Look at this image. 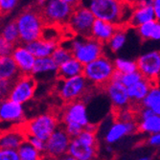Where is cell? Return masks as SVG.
I'll use <instances>...</instances> for the list:
<instances>
[{
	"label": "cell",
	"instance_id": "obj_44",
	"mask_svg": "<svg viewBox=\"0 0 160 160\" xmlns=\"http://www.w3.org/2000/svg\"><path fill=\"white\" fill-rule=\"evenodd\" d=\"M154 0H138L137 4L139 6H152Z\"/></svg>",
	"mask_w": 160,
	"mask_h": 160
},
{
	"label": "cell",
	"instance_id": "obj_33",
	"mask_svg": "<svg viewBox=\"0 0 160 160\" xmlns=\"http://www.w3.org/2000/svg\"><path fill=\"white\" fill-rule=\"evenodd\" d=\"M51 58L55 62V63L59 66L62 63H63L64 62H66L67 60H69L70 58H72V55H71V52L68 47L59 44L53 51Z\"/></svg>",
	"mask_w": 160,
	"mask_h": 160
},
{
	"label": "cell",
	"instance_id": "obj_26",
	"mask_svg": "<svg viewBox=\"0 0 160 160\" xmlns=\"http://www.w3.org/2000/svg\"><path fill=\"white\" fill-rule=\"evenodd\" d=\"M137 130L148 134L160 132V116L153 113L149 117L137 121Z\"/></svg>",
	"mask_w": 160,
	"mask_h": 160
},
{
	"label": "cell",
	"instance_id": "obj_45",
	"mask_svg": "<svg viewBox=\"0 0 160 160\" xmlns=\"http://www.w3.org/2000/svg\"><path fill=\"white\" fill-rule=\"evenodd\" d=\"M60 1L62 2H64L66 4H69L71 6H73V7H76L77 5H79L81 2L79 1V0H60Z\"/></svg>",
	"mask_w": 160,
	"mask_h": 160
},
{
	"label": "cell",
	"instance_id": "obj_23",
	"mask_svg": "<svg viewBox=\"0 0 160 160\" xmlns=\"http://www.w3.org/2000/svg\"><path fill=\"white\" fill-rule=\"evenodd\" d=\"M152 82L143 78L141 81L137 82L133 85L128 87V95L130 104L139 105L143 99L147 96L150 88L152 87Z\"/></svg>",
	"mask_w": 160,
	"mask_h": 160
},
{
	"label": "cell",
	"instance_id": "obj_9",
	"mask_svg": "<svg viewBox=\"0 0 160 160\" xmlns=\"http://www.w3.org/2000/svg\"><path fill=\"white\" fill-rule=\"evenodd\" d=\"M89 83L81 75L65 80H60L57 85V92L60 98L66 103L81 100L88 90Z\"/></svg>",
	"mask_w": 160,
	"mask_h": 160
},
{
	"label": "cell",
	"instance_id": "obj_8",
	"mask_svg": "<svg viewBox=\"0 0 160 160\" xmlns=\"http://www.w3.org/2000/svg\"><path fill=\"white\" fill-rule=\"evenodd\" d=\"M95 19L96 18L90 10L85 7L82 3H80L74 7V10L72 12L66 26L75 36L89 38L91 28Z\"/></svg>",
	"mask_w": 160,
	"mask_h": 160
},
{
	"label": "cell",
	"instance_id": "obj_19",
	"mask_svg": "<svg viewBox=\"0 0 160 160\" xmlns=\"http://www.w3.org/2000/svg\"><path fill=\"white\" fill-rule=\"evenodd\" d=\"M25 45L36 59H39V58L51 57L55 48L59 45V42L39 38Z\"/></svg>",
	"mask_w": 160,
	"mask_h": 160
},
{
	"label": "cell",
	"instance_id": "obj_2",
	"mask_svg": "<svg viewBox=\"0 0 160 160\" xmlns=\"http://www.w3.org/2000/svg\"><path fill=\"white\" fill-rule=\"evenodd\" d=\"M17 24L19 42L21 44H28L42 36V32L46 26L42 18L39 9L37 7L26 8L14 19Z\"/></svg>",
	"mask_w": 160,
	"mask_h": 160
},
{
	"label": "cell",
	"instance_id": "obj_49",
	"mask_svg": "<svg viewBox=\"0 0 160 160\" xmlns=\"http://www.w3.org/2000/svg\"><path fill=\"white\" fill-rule=\"evenodd\" d=\"M60 160H77V159H75L74 157H72V156H70V155L66 154V155H64L63 157L60 158Z\"/></svg>",
	"mask_w": 160,
	"mask_h": 160
},
{
	"label": "cell",
	"instance_id": "obj_31",
	"mask_svg": "<svg viewBox=\"0 0 160 160\" xmlns=\"http://www.w3.org/2000/svg\"><path fill=\"white\" fill-rule=\"evenodd\" d=\"M19 160H41V153L25 141L18 149Z\"/></svg>",
	"mask_w": 160,
	"mask_h": 160
},
{
	"label": "cell",
	"instance_id": "obj_24",
	"mask_svg": "<svg viewBox=\"0 0 160 160\" xmlns=\"http://www.w3.org/2000/svg\"><path fill=\"white\" fill-rule=\"evenodd\" d=\"M20 76L19 71L11 56L0 57V79L13 82Z\"/></svg>",
	"mask_w": 160,
	"mask_h": 160
},
{
	"label": "cell",
	"instance_id": "obj_4",
	"mask_svg": "<svg viewBox=\"0 0 160 160\" xmlns=\"http://www.w3.org/2000/svg\"><path fill=\"white\" fill-rule=\"evenodd\" d=\"M73 58L85 65L104 56V44L92 38L75 37L68 46Z\"/></svg>",
	"mask_w": 160,
	"mask_h": 160
},
{
	"label": "cell",
	"instance_id": "obj_17",
	"mask_svg": "<svg viewBox=\"0 0 160 160\" xmlns=\"http://www.w3.org/2000/svg\"><path fill=\"white\" fill-rule=\"evenodd\" d=\"M67 154L77 160H94L97 155V147L89 146L77 137L71 138Z\"/></svg>",
	"mask_w": 160,
	"mask_h": 160
},
{
	"label": "cell",
	"instance_id": "obj_18",
	"mask_svg": "<svg viewBox=\"0 0 160 160\" xmlns=\"http://www.w3.org/2000/svg\"><path fill=\"white\" fill-rule=\"evenodd\" d=\"M26 141V134L21 128L10 129L0 133V150H18Z\"/></svg>",
	"mask_w": 160,
	"mask_h": 160
},
{
	"label": "cell",
	"instance_id": "obj_5",
	"mask_svg": "<svg viewBox=\"0 0 160 160\" xmlns=\"http://www.w3.org/2000/svg\"><path fill=\"white\" fill-rule=\"evenodd\" d=\"M115 72L113 62L105 55L97 60L83 65L82 76L89 84L105 87L108 83Z\"/></svg>",
	"mask_w": 160,
	"mask_h": 160
},
{
	"label": "cell",
	"instance_id": "obj_48",
	"mask_svg": "<svg viewBox=\"0 0 160 160\" xmlns=\"http://www.w3.org/2000/svg\"><path fill=\"white\" fill-rule=\"evenodd\" d=\"M152 110L156 115H159V116H160V102H159V103H158L155 107H153V108H152Z\"/></svg>",
	"mask_w": 160,
	"mask_h": 160
},
{
	"label": "cell",
	"instance_id": "obj_16",
	"mask_svg": "<svg viewBox=\"0 0 160 160\" xmlns=\"http://www.w3.org/2000/svg\"><path fill=\"white\" fill-rule=\"evenodd\" d=\"M137 130V122H121L115 121L107 130L105 140L108 145L120 141L125 136L132 134Z\"/></svg>",
	"mask_w": 160,
	"mask_h": 160
},
{
	"label": "cell",
	"instance_id": "obj_27",
	"mask_svg": "<svg viewBox=\"0 0 160 160\" xmlns=\"http://www.w3.org/2000/svg\"><path fill=\"white\" fill-rule=\"evenodd\" d=\"M126 42H127V32L125 27H117V29H116V31L114 32L110 39L108 41L107 45L112 52L116 53L120 51L125 46Z\"/></svg>",
	"mask_w": 160,
	"mask_h": 160
},
{
	"label": "cell",
	"instance_id": "obj_47",
	"mask_svg": "<svg viewBox=\"0 0 160 160\" xmlns=\"http://www.w3.org/2000/svg\"><path fill=\"white\" fill-rule=\"evenodd\" d=\"M46 2H47V0H36V7L40 10L46 4Z\"/></svg>",
	"mask_w": 160,
	"mask_h": 160
},
{
	"label": "cell",
	"instance_id": "obj_46",
	"mask_svg": "<svg viewBox=\"0 0 160 160\" xmlns=\"http://www.w3.org/2000/svg\"><path fill=\"white\" fill-rule=\"evenodd\" d=\"M121 1H122L124 4L128 5V6L134 7V6L137 4V1H138V0H121Z\"/></svg>",
	"mask_w": 160,
	"mask_h": 160
},
{
	"label": "cell",
	"instance_id": "obj_38",
	"mask_svg": "<svg viewBox=\"0 0 160 160\" xmlns=\"http://www.w3.org/2000/svg\"><path fill=\"white\" fill-rule=\"evenodd\" d=\"M12 84V82L11 81L0 79V101L8 98Z\"/></svg>",
	"mask_w": 160,
	"mask_h": 160
},
{
	"label": "cell",
	"instance_id": "obj_42",
	"mask_svg": "<svg viewBox=\"0 0 160 160\" xmlns=\"http://www.w3.org/2000/svg\"><path fill=\"white\" fill-rule=\"evenodd\" d=\"M148 143L153 147H160V132L151 134L148 138Z\"/></svg>",
	"mask_w": 160,
	"mask_h": 160
},
{
	"label": "cell",
	"instance_id": "obj_21",
	"mask_svg": "<svg viewBox=\"0 0 160 160\" xmlns=\"http://www.w3.org/2000/svg\"><path fill=\"white\" fill-rule=\"evenodd\" d=\"M152 20H156L152 6L135 5L132 9V16H130L128 19V26L136 29L140 25L152 21Z\"/></svg>",
	"mask_w": 160,
	"mask_h": 160
},
{
	"label": "cell",
	"instance_id": "obj_37",
	"mask_svg": "<svg viewBox=\"0 0 160 160\" xmlns=\"http://www.w3.org/2000/svg\"><path fill=\"white\" fill-rule=\"evenodd\" d=\"M118 121L121 122H132L135 120V114L128 108L118 110Z\"/></svg>",
	"mask_w": 160,
	"mask_h": 160
},
{
	"label": "cell",
	"instance_id": "obj_43",
	"mask_svg": "<svg viewBox=\"0 0 160 160\" xmlns=\"http://www.w3.org/2000/svg\"><path fill=\"white\" fill-rule=\"evenodd\" d=\"M152 8L155 14V19L160 21V0H154L152 4Z\"/></svg>",
	"mask_w": 160,
	"mask_h": 160
},
{
	"label": "cell",
	"instance_id": "obj_39",
	"mask_svg": "<svg viewBox=\"0 0 160 160\" xmlns=\"http://www.w3.org/2000/svg\"><path fill=\"white\" fill-rule=\"evenodd\" d=\"M14 45L11 44L6 39L0 36V57L2 56H11Z\"/></svg>",
	"mask_w": 160,
	"mask_h": 160
},
{
	"label": "cell",
	"instance_id": "obj_12",
	"mask_svg": "<svg viewBox=\"0 0 160 160\" xmlns=\"http://www.w3.org/2000/svg\"><path fill=\"white\" fill-rule=\"evenodd\" d=\"M137 69L143 76L151 82L160 76V52L151 51L138 58Z\"/></svg>",
	"mask_w": 160,
	"mask_h": 160
},
{
	"label": "cell",
	"instance_id": "obj_51",
	"mask_svg": "<svg viewBox=\"0 0 160 160\" xmlns=\"http://www.w3.org/2000/svg\"><path fill=\"white\" fill-rule=\"evenodd\" d=\"M79 1H80V2H82V1H83V0H79Z\"/></svg>",
	"mask_w": 160,
	"mask_h": 160
},
{
	"label": "cell",
	"instance_id": "obj_32",
	"mask_svg": "<svg viewBox=\"0 0 160 160\" xmlns=\"http://www.w3.org/2000/svg\"><path fill=\"white\" fill-rule=\"evenodd\" d=\"M160 102V86L158 85H152L147 96L143 99L141 105L143 108H152Z\"/></svg>",
	"mask_w": 160,
	"mask_h": 160
},
{
	"label": "cell",
	"instance_id": "obj_40",
	"mask_svg": "<svg viewBox=\"0 0 160 160\" xmlns=\"http://www.w3.org/2000/svg\"><path fill=\"white\" fill-rule=\"evenodd\" d=\"M0 160H19L18 150H0Z\"/></svg>",
	"mask_w": 160,
	"mask_h": 160
},
{
	"label": "cell",
	"instance_id": "obj_50",
	"mask_svg": "<svg viewBox=\"0 0 160 160\" xmlns=\"http://www.w3.org/2000/svg\"><path fill=\"white\" fill-rule=\"evenodd\" d=\"M137 160H150V157H148V156H144V157H141V158H139V159H137Z\"/></svg>",
	"mask_w": 160,
	"mask_h": 160
},
{
	"label": "cell",
	"instance_id": "obj_11",
	"mask_svg": "<svg viewBox=\"0 0 160 160\" xmlns=\"http://www.w3.org/2000/svg\"><path fill=\"white\" fill-rule=\"evenodd\" d=\"M71 137L66 133L63 128H58L45 141V153L53 158L60 159L67 154Z\"/></svg>",
	"mask_w": 160,
	"mask_h": 160
},
{
	"label": "cell",
	"instance_id": "obj_3",
	"mask_svg": "<svg viewBox=\"0 0 160 160\" xmlns=\"http://www.w3.org/2000/svg\"><path fill=\"white\" fill-rule=\"evenodd\" d=\"M61 120L63 129L71 138L78 136L83 128L91 125L86 105L82 100L67 103L62 112Z\"/></svg>",
	"mask_w": 160,
	"mask_h": 160
},
{
	"label": "cell",
	"instance_id": "obj_35",
	"mask_svg": "<svg viewBox=\"0 0 160 160\" xmlns=\"http://www.w3.org/2000/svg\"><path fill=\"white\" fill-rule=\"evenodd\" d=\"M19 0H0V12L2 16L11 13L18 5Z\"/></svg>",
	"mask_w": 160,
	"mask_h": 160
},
{
	"label": "cell",
	"instance_id": "obj_52",
	"mask_svg": "<svg viewBox=\"0 0 160 160\" xmlns=\"http://www.w3.org/2000/svg\"><path fill=\"white\" fill-rule=\"evenodd\" d=\"M1 16H2V14H1V12H0V18H1Z\"/></svg>",
	"mask_w": 160,
	"mask_h": 160
},
{
	"label": "cell",
	"instance_id": "obj_29",
	"mask_svg": "<svg viewBox=\"0 0 160 160\" xmlns=\"http://www.w3.org/2000/svg\"><path fill=\"white\" fill-rule=\"evenodd\" d=\"M142 79H143V76L141 75L140 72L137 70L135 72H132V73H128V74H121V73H119V72L115 71L111 80L119 81L124 86H126L128 88V87L133 85L134 83L141 81Z\"/></svg>",
	"mask_w": 160,
	"mask_h": 160
},
{
	"label": "cell",
	"instance_id": "obj_34",
	"mask_svg": "<svg viewBox=\"0 0 160 160\" xmlns=\"http://www.w3.org/2000/svg\"><path fill=\"white\" fill-rule=\"evenodd\" d=\"M154 23H155V20H152V21L147 22L145 24H142V25H140L139 27L136 28L137 33L139 34V36L141 37L142 39L149 40L151 38V35H152V32Z\"/></svg>",
	"mask_w": 160,
	"mask_h": 160
},
{
	"label": "cell",
	"instance_id": "obj_22",
	"mask_svg": "<svg viewBox=\"0 0 160 160\" xmlns=\"http://www.w3.org/2000/svg\"><path fill=\"white\" fill-rule=\"evenodd\" d=\"M83 64L78 62L75 58H70L69 60L58 66L57 76L60 80H65L82 75Z\"/></svg>",
	"mask_w": 160,
	"mask_h": 160
},
{
	"label": "cell",
	"instance_id": "obj_1",
	"mask_svg": "<svg viewBox=\"0 0 160 160\" xmlns=\"http://www.w3.org/2000/svg\"><path fill=\"white\" fill-rule=\"evenodd\" d=\"M96 19L112 23L117 27L128 26L133 7L124 4L121 0H83Z\"/></svg>",
	"mask_w": 160,
	"mask_h": 160
},
{
	"label": "cell",
	"instance_id": "obj_28",
	"mask_svg": "<svg viewBox=\"0 0 160 160\" xmlns=\"http://www.w3.org/2000/svg\"><path fill=\"white\" fill-rule=\"evenodd\" d=\"M0 36L14 46L20 43L18 30L14 20H11L3 25L1 30H0Z\"/></svg>",
	"mask_w": 160,
	"mask_h": 160
},
{
	"label": "cell",
	"instance_id": "obj_25",
	"mask_svg": "<svg viewBox=\"0 0 160 160\" xmlns=\"http://www.w3.org/2000/svg\"><path fill=\"white\" fill-rule=\"evenodd\" d=\"M58 65L52 60L51 57L39 58L36 59L35 64L32 70V76H40V75H52L57 74Z\"/></svg>",
	"mask_w": 160,
	"mask_h": 160
},
{
	"label": "cell",
	"instance_id": "obj_7",
	"mask_svg": "<svg viewBox=\"0 0 160 160\" xmlns=\"http://www.w3.org/2000/svg\"><path fill=\"white\" fill-rule=\"evenodd\" d=\"M74 7L60 0H47L39 11L46 26H66Z\"/></svg>",
	"mask_w": 160,
	"mask_h": 160
},
{
	"label": "cell",
	"instance_id": "obj_15",
	"mask_svg": "<svg viewBox=\"0 0 160 160\" xmlns=\"http://www.w3.org/2000/svg\"><path fill=\"white\" fill-rule=\"evenodd\" d=\"M11 57L16 63L20 75H31L36 58L25 44H17L13 47Z\"/></svg>",
	"mask_w": 160,
	"mask_h": 160
},
{
	"label": "cell",
	"instance_id": "obj_20",
	"mask_svg": "<svg viewBox=\"0 0 160 160\" xmlns=\"http://www.w3.org/2000/svg\"><path fill=\"white\" fill-rule=\"evenodd\" d=\"M116 29H117V26L112 23L101 19H95L91 28L90 38L96 39L97 41L103 43L105 45L110 39V38L116 31Z\"/></svg>",
	"mask_w": 160,
	"mask_h": 160
},
{
	"label": "cell",
	"instance_id": "obj_41",
	"mask_svg": "<svg viewBox=\"0 0 160 160\" xmlns=\"http://www.w3.org/2000/svg\"><path fill=\"white\" fill-rule=\"evenodd\" d=\"M150 39L151 40H160V21L155 20Z\"/></svg>",
	"mask_w": 160,
	"mask_h": 160
},
{
	"label": "cell",
	"instance_id": "obj_6",
	"mask_svg": "<svg viewBox=\"0 0 160 160\" xmlns=\"http://www.w3.org/2000/svg\"><path fill=\"white\" fill-rule=\"evenodd\" d=\"M22 128L26 136H33L46 141L59 128V120L52 113H43L22 124Z\"/></svg>",
	"mask_w": 160,
	"mask_h": 160
},
{
	"label": "cell",
	"instance_id": "obj_13",
	"mask_svg": "<svg viewBox=\"0 0 160 160\" xmlns=\"http://www.w3.org/2000/svg\"><path fill=\"white\" fill-rule=\"evenodd\" d=\"M25 119L23 105L16 103L9 98L0 101V122L22 125Z\"/></svg>",
	"mask_w": 160,
	"mask_h": 160
},
{
	"label": "cell",
	"instance_id": "obj_30",
	"mask_svg": "<svg viewBox=\"0 0 160 160\" xmlns=\"http://www.w3.org/2000/svg\"><path fill=\"white\" fill-rule=\"evenodd\" d=\"M113 65L115 68V71L119 72L121 74H128L132 72L137 71V63L136 61L124 59V58H117L113 62Z\"/></svg>",
	"mask_w": 160,
	"mask_h": 160
},
{
	"label": "cell",
	"instance_id": "obj_36",
	"mask_svg": "<svg viewBox=\"0 0 160 160\" xmlns=\"http://www.w3.org/2000/svg\"><path fill=\"white\" fill-rule=\"evenodd\" d=\"M26 141L31 145V146L39 152L40 153H43L45 152V146H46V142L42 139L33 137V136H26Z\"/></svg>",
	"mask_w": 160,
	"mask_h": 160
},
{
	"label": "cell",
	"instance_id": "obj_10",
	"mask_svg": "<svg viewBox=\"0 0 160 160\" xmlns=\"http://www.w3.org/2000/svg\"><path fill=\"white\" fill-rule=\"evenodd\" d=\"M36 89L37 82L32 75H20L12 82L8 98L16 103L24 105L34 98Z\"/></svg>",
	"mask_w": 160,
	"mask_h": 160
},
{
	"label": "cell",
	"instance_id": "obj_14",
	"mask_svg": "<svg viewBox=\"0 0 160 160\" xmlns=\"http://www.w3.org/2000/svg\"><path fill=\"white\" fill-rule=\"evenodd\" d=\"M105 89L110 100V103L112 104V107L115 109L121 110L128 108L130 102L128 95V89L119 81L111 80L108 83H107Z\"/></svg>",
	"mask_w": 160,
	"mask_h": 160
}]
</instances>
